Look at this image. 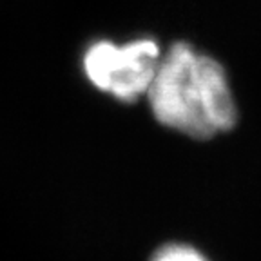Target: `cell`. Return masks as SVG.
Wrapping results in <instances>:
<instances>
[{
	"mask_svg": "<svg viewBox=\"0 0 261 261\" xmlns=\"http://www.w3.org/2000/svg\"><path fill=\"white\" fill-rule=\"evenodd\" d=\"M147 261H212L201 249L184 241H169L160 245Z\"/></svg>",
	"mask_w": 261,
	"mask_h": 261,
	"instance_id": "3957f363",
	"label": "cell"
},
{
	"mask_svg": "<svg viewBox=\"0 0 261 261\" xmlns=\"http://www.w3.org/2000/svg\"><path fill=\"white\" fill-rule=\"evenodd\" d=\"M162 51L152 38L127 44L94 42L84 55V71L96 89L109 93L123 103H135L147 94L158 71Z\"/></svg>",
	"mask_w": 261,
	"mask_h": 261,
	"instance_id": "7a4b0ae2",
	"label": "cell"
},
{
	"mask_svg": "<svg viewBox=\"0 0 261 261\" xmlns=\"http://www.w3.org/2000/svg\"><path fill=\"white\" fill-rule=\"evenodd\" d=\"M147 98L162 125L196 140L227 133L238 120L221 64L185 42L172 44L162 55Z\"/></svg>",
	"mask_w": 261,
	"mask_h": 261,
	"instance_id": "6da1fadb",
	"label": "cell"
}]
</instances>
